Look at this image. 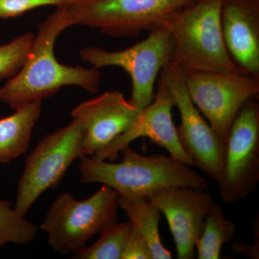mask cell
Segmentation results:
<instances>
[{"instance_id": "20", "label": "cell", "mask_w": 259, "mask_h": 259, "mask_svg": "<svg viewBox=\"0 0 259 259\" xmlns=\"http://www.w3.org/2000/svg\"><path fill=\"white\" fill-rule=\"evenodd\" d=\"M35 35L27 32L11 42L0 46V81L11 79L25 64Z\"/></svg>"}, {"instance_id": "18", "label": "cell", "mask_w": 259, "mask_h": 259, "mask_svg": "<svg viewBox=\"0 0 259 259\" xmlns=\"http://www.w3.org/2000/svg\"><path fill=\"white\" fill-rule=\"evenodd\" d=\"M132 231L131 221L116 222L100 233L95 243L85 246L74 255L80 259H122V253Z\"/></svg>"}, {"instance_id": "16", "label": "cell", "mask_w": 259, "mask_h": 259, "mask_svg": "<svg viewBox=\"0 0 259 259\" xmlns=\"http://www.w3.org/2000/svg\"><path fill=\"white\" fill-rule=\"evenodd\" d=\"M119 207L123 209L133 229L147 242L153 259H171L172 254L161 242L159 232L161 210L148 199H130L119 197Z\"/></svg>"}, {"instance_id": "8", "label": "cell", "mask_w": 259, "mask_h": 259, "mask_svg": "<svg viewBox=\"0 0 259 259\" xmlns=\"http://www.w3.org/2000/svg\"><path fill=\"white\" fill-rule=\"evenodd\" d=\"M221 198L233 203L253 194L259 183V105L248 100L233 121L226 141L219 178Z\"/></svg>"}, {"instance_id": "13", "label": "cell", "mask_w": 259, "mask_h": 259, "mask_svg": "<svg viewBox=\"0 0 259 259\" xmlns=\"http://www.w3.org/2000/svg\"><path fill=\"white\" fill-rule=\"evenodd\" d=\"M141 110L118 91H107L82 102L71 111L83 130V156H93L125 133Z\"/></svg>"}, {"instance_id": "21", "label": "cell", "mask_w": 259, "mask_h": 259, "mask_svg": "<svg viewBox=\"0 0 259 259\" xmlns=\"http://www.w3.org/2000/svg\"><path fill=\"white\" fill-rule=\"evenodd\" d=\"M75 0H0V18H14L32 9L54 5L67 6Z\"/></svg>"}, {"instance_id": "14", "label": "cell", "mask_w": 259, "mask_h": 259, "mask_svg": "<svg viewBox=\"0 0 259 259\" xmlns=\"http://www.w3.org/2000/svg\"><path fill=\"white\" fill-rule=\"evenodd\" d=\"M221 23L235 64L245 74L259 77V0H222Z\"/></svg>"}, {"instance_id": "17", "label": "cell", "mask_w": 259, "mask_h": 259, "mask_svg": "<svg viewBox=\"0 0 259 259\" xmlns=\"http://www.w3.org/2000/svg\"><path fill=\"white\" fill-rule=\"evenodd\" d=\"M236 233V225L228 219L222 207L214 204L207 214L203 231L196 243L199 259H218L223 245L229 243Z\"/></svg>"}, {"instance_id": "12", "label": "cell", "mask_w": 259, "mask_h": 259, "mask_svg": "<svg viewBox=\"0 0 259 259\" xmlns=\"http://www.w3.org/2000/svg\"><path fill=\"white\" fill-rule=\"evenodd\" d=\"M175 106L173 95L165 81L160 77L157 92L152 102L141 110L136 122L108 146L92 157L114 161L124 148L139 138L146 137L151 142L165 148L170 156L192 166L190 158L181 144L172 117Z\"/></svg>"}, {"instance_id": "3", "label": "cell", "mask_w": 259, "mask_h": 259, "mask_svg": "<svg viewBox=\"0 0 259 259\" xmlns=\"http://www.w3.org/2000/svg\"><path fill=\"white\" fill-rule=\"evenodd\" d=\"M221 3L222 0H197L171 18L166 27L173 42L172 66L183 73L245 74L227 50L221 28Z\"/></svg>"}, {"instance_id": "11", "label": "cell", "mask_w": 259, "mask_h": 259, "mask_svg": "<svg viewBox=\"0 0 259 259\" xmlns=\"http://www.w3.org/2000/svg\"><path fill=\"white\" fill-rule=\"evenodd\" d=\"M164 214L173 236L178 259H193L196 243L203 231L207 214L214 204L205 190L171 187L147 197Z\"/></svg>"}, {"instance_id": "5", "label": "cell", "mask_w": 259, "mask_h": 259, "mask_svg": "<svg viewBox=\"0 0 259 259\" xmlns=\"http://www.w3.org/2000/svg\"><path fill=\"white\" fill-rule=\"evenodd\" d=\"M197 0H75L66 6L73 25L96 29L112 37H136L166 27Z\"/></svg>"}, {"instance_id": "1", "label": "cell", "mask_w": 259, "mask_h": 259, "mask_svg": "<svg viewBox=\"0 0 259 259\" xmlns=\"http://www.w3.org/2000/svg\"><path fill=\"white\" fill-rule=\"evenodd\" d=\"M73 26L66 6L58 7L40 25L25 64L13 77L0 88V102L13 110L32 102L42 101L61 88L76 86L97 93L101 73L95 69L61 64L54 54L56 39Z\"/></svg>"}, {"instance_id": "23", "label": "cell", "mask_w": 259, "mask_h": 259, "mask_svg": "<svg viewBox=\"0 0 259 259\" xmlns=\"http://www.w3.org/2000/svg\"><path fill=\"white\" fill-rule=\"evenodd\" d=\"M232 249L233 251L243 253L250 258H258V245H249L238 242L232 244Z\"/></svg>"}, {"instance_id": "22", "label": "cell", "mask_w": 259, "mask_h": 259, "mask_svg": "<svg viewBox=\"0 0 259 259\" xmlns=\"http://www.w3.org/2000/svg\"><path fill=\"white\" fill-rule=\"evenodd\" d=\"M122 259H153L147 242L133 229V227Z\"/></svg>"}, {"instance_id": "9", "label": "cell", "mask_w": 259, "mask_h": 259, "mask_svg": "<svg viewBox=\"0 0 259 259\" xmlns=\"http://www.w3.org/2000/svg\"><path fill=\"white\" fill-rule=\"evenodd\" d=\"M184 76L191 100L226 144L242 107L258 96V76L219 71H190Z\"/></svg>"}, {"instance_id": "7", "label": "cell", "mask_w": 259, "mask_h": 259, "mask_svg": "<svg viewBox=\"0 0 259 259\" xmlns=\"http://www.w3.org/2000/svg\"><path fill=\"white\" fill-rule=\"evenodd\" d=\"M172 49L171 33L164 27L150 32L147 38L123 50L86 47L79 54L82 60L95 69L118 66L125 70L132 84L129 102L142 110L154 98L155 83L162 69L170 63Z\"/></svg>"}, {"instance_id": "19", "label": "cell", "mask_w": 259, "mask_h": 259, "mask_svg": "<svg viewBox=\"0 0 259 259\" xmlns=\"http://www.w3.org/2000/svg\"><path fill=\"white\" fill-rule=\"evenodd\" d=\"M37 231L36 225L13 208L9 201L0 199V248L8 243L28 244Z\"/></svg>"}, {"instance_id": "4", "label": "cell", "mask_w": 259, "mask_h": 259, "mask_svg": "<svg viewBox=\"0 0 259 259\" xmlns=\"http://www.w3.org/2000/svg\"><path fill=\"white\" fill-rule=\"evenodd\" d=\"M118 207V194L107 185L84 200L64 192L51 204L40 228L54 251L74 255L94 236L117 222Z\"/></svg>"}, {"instance_id": "15", "label": "cell", "mask_w": 259, "mask_h": 259, "mask_svg": "<svg viewBox=\"0 0 259 259\" xmlns=\"http://www.w3.org/2000/svg\"><path fill=\"white\" fill-rule=\"evenodd\" d=\"M42 105V101L30 102L0 119V163H10L28 151Z\"/></svg>"}, {"instance_id": "2", "label": "cell", "mask_w": 259, "mask_h": 259, "mask_svg": "<svg viewBox=\"0 0 259 259\" xmlns=\"http://www.w3.org/2000/svg\"><path fill=\"white\" fill-rule=\"evenodd\" d=\"M123 159L107 162L90 156L80 158V181L111 187L119 197L146 198L154 192L171 187H190L207 190L208 182L183 162L163 155L146 156L130 146L121 151Z\"/></svg>"}, {"instance_id": "10", "label": "cell", "mask_w": 259, "mask_h": 259, "mask_svg": "<svg viewBox=\"0 0 259 259\" xmlns=\"http://www.w3.org/2000/svg\"><path fill=\"white\" fill-rule=\"evenodd\" d=\"M160 77L169 88L180 112L177 134L192 166L217 181L222 168L226 144L191 100L184 73L168 63L162 69Z\"/></svg>"}, {"instance_id": "6", "label": "cell", "mask_w": 259, "mask_h": 259, "mask_svg": "<svg viewBox=\"0 0 259 259\" xmlns=\"http://www.w3.org/2000/svg\"><path fill=\"white\" fill-rule=\"evenodd\" d=\"M82 156L83 130L78 121L46 136L25 161L15 209L26 215L41 194L59 185L73 162Z\"/></svg>"}]
</instances>
